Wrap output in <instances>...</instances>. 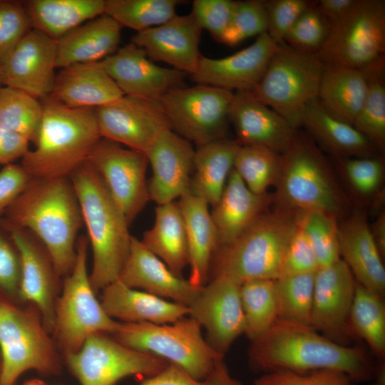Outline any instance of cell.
<instances>
[{
  "mask_svg": "<svg viewBox=\"0 0 385 385\" xmlns=\"http://www.w3.org/2000/svg\"><path fill=\"white\" fill-rule=\"evenodd\" d=\"M248 363L254 371L306 373L335 369L356 383L373 380L376 364L359 346H345L325 337L311 326L277 319L251 342Z\"/></svg>",
  "mask_w": 385,
  "mask_h": 385,
  "instance_id": "1",
  "label": "cell"
},
{
  "mask_svg": "<svg viewBox=\"0 0 385 385\" xmlns=\"http://www.w3.org/2000/svg\"><path fill=\"white\" fill-rule=\"evenodd\" d=\"M5 214V222L31 232L42 243L61 277L71 272L83 224L69 177L31 178Z\"/></svg>",
  "mask_w": 385,
  "mask_h": 385,
  "instance_id": "2",
  "label": "cell"
},
{
  "mask_svg": "<svg viewBox=\"0 0 385 385\" xmlns=\"http://www.w3.org/2000/svg\"><path fill=\"white\" fill-rule=\"evenodd\" d=\"M93 253L90 276L97 292L117 280L129 255V222L88 160L69 175Z\"/></svg>",
  "mask_w": 385,
  "mask_h": 385,
  "instance_id": "3",
  "label": "cell"
},
{
  "mask_svg": "<svg viewBox=\"0 0 385 385\" xmlns=\"http://www.w3.org/2000/svg\"><path fill=\"white\" fill-rule=\"evenodd\" d=\"M41 102L43 116L34 147L20 164L31 178L69 177L101 138L95 109L70 108L49 97Z\"/></svg>",
  "mask_w": 385,
  "mask_h": 385,
  "instance_id": "4",
  "label": "cell"
},
{
  "mask_svg": "<svg viewBox=\"0 0 385 385\" xmlns=\"http://www.w3.org/2000/svg\"><path fill=\"white\" fill-rule=\"evenodd\" d=\"M301 214L302 211L279 207L266 210L232 242L217 250L209 279L225 276L241 284L251 279L279 278Z\"/></svg>",
  "mask_w": 385,
  "mask_h": 385,
  "instance_id": "5",
  "label": "cell"
},
{
  "mask_svg": "<svg viewBox=\"0 0 385 385\" xmlns=\"http://www.w3.org/2000/svg\"><path fill=\"white\" fill-rule=\"evenodd\" d=\"M281 174L274 196L278 207L341 215L344 199L327 161L314 143L297 130L282 155Z\"/></svg>",
  "mask_w": 385,
  "mask_h": 385,
  "instance_id": "6",
  "label": "cell"
},
{
  "mask_svg": "<svg viewBox=\"0 0 385 385\" xmlns=\"http://www.w3.org/2000/svg\"><path fill=\"white\" fill-rule=\"evenodd\" d=\"M112 335L125 346L163 359L199 379L209 376L225 356L211 347L200 325L189 316L164 324L120 322Z\"/></svg>",
  "mask_w": 385,
  "mask_h": 385,
  "instance_id": "7",
  "label": "cell"
},
{
  "mask_svg": "<svg viewBox=\"0 0 385 385\" xmlns=\"http://www.w3.org/2000/svg\"><path fill=\"white\" fill-rule=\"evenodd\" d=\"M39 312L0 300V385H16L28 371L43 376L59 374L60 355Z\"/></svg>",
  "mask_w": 385,
  "mask_h": 385,
  "instance_id": "8",
  "label": "cell"
},
{
  "mask_svg": "<svg viewBox=\"0 0 385 385\" xmlns=\"http://www.w3.org/2000/svg\"><path fill=\"white\" fill-rule=\"evenodd\" d=\"M87 236L76 242V259L64 277L55 307L53 334L64 356L78 351L94 333L113 334L120 322L111 318L96 296L87 271Z\"/></svg>",
  "mask_w": 385,
  "mask_h": 385,
  "instance_id": "9",
  "label": "cell"
},
{
  "mask_svg": "<svg viewBox=\"0 0 385 385\" xmlns=\"http://www.w3.org/2000/svg\"><path fill=\"white\" fill-rule=\"evenodd\" d=\"M324 66L317 54L281 43L251 93L297 130L305 107L318 98Z\"/></svg>",
  "mask_w": 385,
  "mask_h": 385,
  "instance_id": "10",
  "label": "cell"
},
{
  "mask_svg": "<svg viewBox=\"0 0 385 385\" xmlns=\"http://www.w3.org/2000/svg\"><path fill=\"white\" fill-rule=\"evenodd\" d=\"M317 55L325 64L361 71L385 61V1L356 0L330 26Z\"/></svg>",
  "mask_w": 385,
  "mask_h": 385,
  "instance_id": "11",
  "label": "cell"
},
{
  "mask_svg": "<svg viewBox=\"0 0 385 385\" xmlns=\"http://www.w3.org/2000/svg\"><path fill=\"white\" fill-rule=\"evenodd\" d=\"M234 92L197 84L167 92L159 103L171 129L197 146L226 138Z\"/></svg>",
  "mask_w": 385,
  "mask_h": 385,
  "instance_id": "12",
  "label": "cell"
},
{
  "mask_svg": "<svg viewBox=\"0 0 385 385\" xmlns=\"http://www.w3.org/2000/svg\"><path fill=\"white\" fill-rule=\"evenodd\" d=\"M65 359L80 385H115L130 376L148 378L169 364L102 332L90 335L78 351L66 355Z\"/></svg>",
  "mask_w": 385,
  "mask_h": 385,
  "instance_id": "13",
  "label": "cell"
},
{
  "mask_svg": "<svg viewBox=\"0 0 385 385\" xmlns=\"http://www.w3.org/2000/svg\"><path fill=\"white\" fill-rule=\"evenodd\" d=\"M87 160L130 224L150 200L146 154L101 138Z\"/></svg>",
  "mask_w": 385,
  "mask_h": 385,
  "instance_id": "14",
  "label": "cell"
},
{
  "mask_svg": "<svg viewBox=\"0 0 385 385\" xmlns=\"http://www.w3.org/2000/svg\"><path fill=\"white\" fill-rule=\"evenodd\" d=\"M240 287L239 283L227 277H214L188 307V316L205 330L206 341L223 356L245 332Z\"/></svg>",
  "mask_w": 385,
  "mask_h": 385,
  "instance_id": "15",
  "label": "cell"
},
{
  "mask_svg": "<svg viewBox=\"0 0 385 385\" xmlns=\"http://www.w3.org/2000/svg\"><path fill=\"white\" fill-rule=\"evenodd\" d=\"M356 281L341 259L315 272L310 326L329 339L350 346L349 317Z\"/></svg>",
  "mask_w": 385,
  "mask_h": 385,
  "instance_id": "16",
  "label": "cell"
},
{
  "mask_svg": "<svg viewBox=\"0 0 385 385\" xmlns=\"http://www.w3.org/2000/svg\"><path fill=\"white\" fill-rule=\"evenodd\" d=\"M2 224L8 230L21 258L19 297L40 313L43 324L53 332L55 307L62 283L45 247L29 231Z\"/></svg>",
  "mask_w": 385,
  "mask_h": 385,
  "instance_id": "17",
  "label": "cell"
},
{
  "mask_svg": "<svg viewBox=\"0 0 385 385\" xmlns=\"http://www.w3.org/2000/svg\"><path fill=\"white\" fill-rule=\"evenodd\" d=\"M101 137L146 153L170 123L158 101L127 96L95 108Z\"/></svg>",
  "mask_w": 385,
  "mask_h": 385,
  "instance_id": "18",
  "label": "cell"
},
{
  "mask_svg": "<svg viewBox=\"0 0 385 385\" xmlns=\"http://www.w3.org/2000/svg\"><path fill=\"white\" fill-rule=\"evenodd\" d=\"M99 63L124 96L150 101H159L171 89L182 86L187 75L159 66L132 43Z\"/></svg>",
  "mask_w": 385,
  "mask_h": 385,
  "instance_id": "19",
  "label": "cell"
},
{
  "mask_svg": "<svg viewBox=\"0 0 385 385\" xmlns=\"http://www.w3.org/2000/svg\"><path fill=\"white\" fill-rule=\"evenodd\" d=\"M56 50L57 41L31 29L1 65L2 86L46 98L56 76Z\"/></svg>",
  "mask_w": 385,
  "mask_h": 385,
  "instance_id": "20",
  "label": "cell"
},
{
  "mask_svg": "<svg viewBox=\"0 0 385 385\" xmlns=\"http://www.w3.org/2000/svg\"><path fill=\"white\" fill-rule=\"evenodd\" d=\"M278 45L267 32L263 33L253 43L230 56L221 58L200 56L197 70L190 76L197 84L232 92H252L262 79Z\"/></svg>",
  "mask_w": 385,
  "mask_h": 385,
  "instance_id": "21",
  "label": "cell"
},
{
  "mask_svg": "<svg viewBox=\"0 0 385 385\" xmlns=\"http://www.w3.org/2000/svg\"><path fill=\"white\" fill-rule=\"evenodd\" d=\"M145 154L152 170L148 183L150 200L163 205L190 192L195 154L190 141L168 129Z\"/></svg>",
  "mask_w": 385,
  "mask_h": 385,
  "instance_id": "22",
  "label": "cell"
},
{
  "mask_svg": "<svg viewBox=\"0 0 385 385\" xmlns=\"http://www.w3.org/2000/svg\"><path fill=\"white\" fill-rule=\"evenodd\" d=\"M202 29L191 13L175 15L165 23L138 32L130 43L145 51L151 61L166 63L190 76L197 70Z\"/></svg>",
  "mask_w": 385,
  "mask_h": 385,
  "instance_id": "23",
  "label": "cell"
},
{
  "mask_svg": "<svg viewBox=\"0 0 385 385\" xmlns=\"http://www.w3.org/2000/svg\"><path fill=\"white\" fill-rule=\"evenodd\" d=\"M230 120L241 145L262 147L281 155L289 147L297 131L249 91L234 92Z\"/></svg>",
  "mask_w": 385,
  "mask_h": 385,
  "instance_id": "24",
  "label": "cell"
},
{
  "mask_svg": "<svg viewBox=\"0 0 385 385\" xmlns=\"http://www.w3.org/2000/svg\"><path fill=\"white\" fill-rule=\"evenodd\" d=\"M128 287L188 307L200 288L173 273L140 240L132 236L128 258L118 278Z\"/></svg>",
  "mask_w": 385,
  "mask_h": 385,
  "instance_id": "25",
  "label": "cell"
},
{
  "mask_svg": "<svg viewBox=\"0 0 385 385\" xmlns=\"http://www.w3.org/2000/svg\"><path fill=\"white\" fill-rule=\"evenodd\" d=\"M341 259L356 281L384 297L385 268L365 215L356 212L339 225Z\"/></svg>",
  "mask_w": 385,
  "mask_h": 385,
  "instance_id": "26",
  "label": "cell"
},
{
  "mask_svg": "<svg viewBox=\"0 0 385 385\" xmlns=\"http://www.w3.org/2000/svg\"><path fill=\"white\" fill-rule=\"evenodd\" d=\"M123 96L99 62L73 64L56 73L51 99L70 108H97Z\"/></svg>",
  "mask_w": 385,
  "mask_h": 385,
  "instance_id": "27",
  "label": "cell"
},
{
  "mask_svg": "<svg viewBox=\"0 0 385 385\" xmlns=\"http://www.w3.org/2000/svg\"><path fill=\"white\" fill-rule=\"evenodd\" d=\"M101 303L111 318L125 323L170 324L189 313L185 305L128 287L118 279L102 289Z\"/></svg>",
  "mask_w": 385,
  "mask_h": 385,
  "instance_id": "28",
  "label": "cell"
},
{
  "mask_svg": "<svg viewBox=\"0 0 385 385\" xmlns=\"http://www.w3.org/2000/svg\"><path fill=\"white\" fill-rule=\"evenodd\" d=\"M273 200L274 196L268 193L252 192L232 169L219 200L210 212L218 248L237 238L267 210Z\"/></svg>",
  "mask_w": 385,
  "mask_h": 385,
  "instance_id": "29",
  "label": "cell"
},
{
  "mask_svg": "<svg viewBox=\"0 0 385 385\" xmlns=\"http://www.w3.org/2000/svg\"><path fill=\"white\" fill-rule=\"evenodd\" d=\"M121 29L105 14L78 26L57 40L56 67L101 61L118 50Z\"/></svg>",
  "mask_w": 385,
  "mask_h": 385,
  "instance_id": "30",
  "label": "cell"
},
{
  "mask_svg": "<svg viewBox=\"0 0 385 385\" xmlns=\"http://www.w3.org/2000/svg\"><path fill=\"white\" fill-rule=\"evenodd\" d=\"M187 235L190 283L197 288L209 280L212 257L218 248L217 231L209 205L202 198L187 193L177 202Z\"/></svg>",
  "mask_w": 385,
  "mask_h": 385,
  "instance_id": "31",
  "label": "cell"
},
{
  "mask_svg": "<svg viewBox=\"0 0 385 385\" xmlns=\"http://www.w3.org/2000/svg\"><path fill=\"white\" fill-rule=\"evenodd\" d=\"M337 158L376 155L374 145L351 124L331 114L318 98L305 107L301 127Z\"/></svg>",
  "mask_w": 385,
  "mask_h": 385,
  "instance_id": "32",
  "label": "cell"
},
{
  "mask_svg": "<svg viewBox=\"0 0 385 385\" xmlns=\"http://www.w3.org/2000/svg\"><path fill=\"white\" fill-rule=\"evenodd\" d=\"M240 145L227 138L198 145L195 149L190 192L215 205L233 169Z\"/></svg>",
  "mask_w": 385,
  "mask_h": 385,
  "instance_id": "33",
  "label": "cell"
},
{
  "mask_svg": "<svg viewBox=\"0 0 385 385\" xmlns=\"http://www.w3.org/2000/svg\"><path fill=\"white\" fill-rule=\"evenodd\" d=\"M23 4L31 29L57 41L104 14L106 0H27Z\"/></svg>",
  "mask_w": 385,
  "mask_h": 385,
  "instance_id": "34",
  "label": "cell"
},
{
  "mask_svg": "<svg viewBox=\"0 0 385 385\" xmlns=\"http://www.w3.org/2000/svg\"><path fill=\"white\" fill-rule=\"evenodd\" d=\"M143 245L176 275L188 266V247L184 220L177 202L158 205L153 227L144 232Z\"/></svg>",
  "mask_w": 385,
  "mask_h": 385,
  "instance_id": "35",
  "label": "cell"
},
{
  "mask_svg": "<svg viewBox=\"0 0 385 385\" xmlns=\"http://www.w3.org/2000/svg\"><path fill=\"white\" fill-rule=\"evenodd\" d=\"M367 89L363 71L324 63L317 98L331 114L352 125Z\"/></svg>",
  "mask_w": 385,
  "mask_h": 385,
  "instance_id": "36",
  "label": "cell"
},
{
  "mask_svg": "<svg viewBox=\"0 0 385 385\" xmlns=\"http://www.w3.org/2000/svg\"><path fill=\"white\" fill-rule=\"evenodd\" d=\"M383 296L356 282L350 312V327L356 338L365 341L371 354L385 358V305Z\"/></svg>",
  "mask_w": 385,
  "mask_h": 385,
  "instance_id": "37",
  "label": "cell"
},
{
  "mask_svg": "<svg viewBox=\"0 0 385 385\" xmlns=\"http://www.w3.org/2000/svg\"><path fill=\"white\" fill-rule=\"evenodd\" d=\"M244 334L251 342L263 335L278 319L274 279H257L240 284Z\"/></svg>",
  "mask_w": 385,
  "mask_h": 385,
  "instance_id": "38",
  "label": "cell"
},
{
  "mask_svg": "<svg viewBox=\"0 0 385 385\" xmlns=\"http://www.w3.org/2000/svg\"><path fill=\"white\" fill-rule=\"evenodd\" d=\"M363 71L368 79V89L352 125L382 153L385 148V61Z\"/></svg>",
  "mask_w": 385,
  "mask_h": 385,
  "instance_id": "39",
  "label": "cell"
},
{
  "mask_svg": "<svg viewBox=\"0 0 385 385\" xmlns=\"http://www.w3.org/2000/svg\"><path fill=\"white\" fill-rule=\"evenodd\" d=\"M282 165V155L278 153L262 147L240 145L233 169L252 192L264 195L270 187H276Z\"/></svg>",
  "mask_w": 385,
  "mask_h": 385,
  "instance_id": "40",
  "label": "cell"
},
{
  "mask_svg": "<svg viewBox=\"0 0 385 385\" xmlns=\"http://www.w3.org/2000/svg\"><path fill=\"white\" fill-rule=\"evenodd\" d=\"M180 3L179 0H106L105 14L121 27L138 33L171 19Z\"/></svg>",
  "mask_w": 385,
  "mask_h": 385,
  "instance_id": "41",
  "label": "cell"
},
{
  "mask_svg": "<svg viewBox=\"0 0 385 385\" xmlns=\"http://www.w3.org/2000/svg\"><path fill=\"white\" fill-rule=\"evenodd\" d=\"M314 277L312 272L274 279L278 319L310 326Z\"/></svg>",
  "mask_w": 385,
  "mask_h": 385,
  "instance_id": "42",
  "label": "cell"
},
{
  "mask_svg": "<svg viewBox=\"0 0 385 385\" xmlns=\"http://www.w3.org/2000/svg\"><path fill=\"white\" fill-rule=\"evenodd\" d=\"M42 116L41 100L16 88H0V123L29 143L36 142Z\"/></svg>",
  "mask_w": 385,
  "mask_h": 385,
  "instance_id": "43",
  "label": "cell"
},
{
  "mask_svg": "<svg viewBox=\"0 0 385 385\" xmlns=\"http://www.w3.org/2000/svg\"><path fill=\"white\" fill-rule=\"evenodd\" d=\"M301 223L319 267L341 260L337 217L320 211H302Z\"/></svg>",
  "mask_w": 385,
  "mask_h": 385,
  "instance_id": "44",
  "label": "cell"
},
{
  "mask_svg": "<svg viewBox=\"0 0 385 385\" xmlns=\"http://www.w3.org/2000/svg\"><path fill=\"white\" fill-rule=\"evenodd\" d=\"M267 16L265 1L248 0L235 2L227 28L220 42L236 46L242 41L267 32Z\"/></svg>",
  "mask_w": 385,
  "mask_h": 385,
  "instance_id": "45",
  "label": "cell"
},
{
  "mask_svg": "<svg viewBox=\"0 0 385 385\" xmlns=\"http://www.w3.org/2000/svg\"><path fill=\"white\" fill-rule=\"evenodd\" d=\"M330 25L313 3L300 15L284 42L290 47L305 53L317 54L324 45Z\"/></svg>",
  "mask_w": 385,
  "mask_h": 385,
  "instance_id": "46",
  "label": "cell"
},
{
  "mask_svg": "<svg viewBox=\"0 0 385 385\" xmlns=\"http://www.w3.org/2000/svg\"><path fill=\"white\" fill-rule=\"evenodd\" d=\"M31 29L23 1L0 0V65Z\"/></svg>",
  "mask_w": 385,
  "mask_h": 385,
  "instance_id": "47",
  "label": "cell"
},
{
  "mask_svg": "<svg viewBox=\"0 0 385 385\" xmlns=\"http://www.w3.org/2000/svg\"><path fill=\"white\" fill-rule=\"evenodd\" d=\"M138 385H242L230 373L222 361L206 378L193 377L183 369L169 364L159 373L146 378Z\"/></svg>",
  "mask_w": 385,
  "mask_h": 385,
  "instance_id": "48",
  "label": "cell"
},
{
  "mask_svg": "<svg viewBox=\"0 0 385 385\" xmlns=\"http://www.w3.org/2000/svg\"><path fill=\"white\" fill-rule=\"evenodd\" d=\"M342 163L348 180L356 192L371 195L378 190L384 174L381 158L376 155L345 157Z\"/></svg>",
  "mask_w": 385,
  "mask_h": 385,
  "instance_id": "49",
  "label": "cell"
},
{
  "mask_svg": "<svg viewBox=\"0 0 385 385\" xmlns=\"http://www.w3.org/2000/svg\"><path fill=\"white\" fill-rule=\"evenodd\" d=\"M255 385H356L346 374L335 369H318L306 373L276 371L263 374Z\"/></svg>",
  "mask_w": 385,
  "mask_h": 385,
  "instance_id": "50",
  "label": "cell"
},
{
  "mask_svg": "<svg viewBox=\"0 0 385 385\" xmlns=\"http://www.w3.org/2000/svg\"><path fill=\"white\" fill-rule=\"evenodd\" d=\"M265 1L267 16V33L277 44L284 42L297 19L312 4L307 0Z\"/></svg>",
  "mask_w": 385,
  "mask_h": 385,
  "instance_id": "51",
  "label": "cell"
},
{
  "mask_svg": "<svg viewBox=\"0 0 385 385\" xmlns=\"http://www.w3.org/2000/svg\"><path fill=\"white\" fill-rule=\"evenodd\" d=\"M318 269L319 265L314 251L302 227L300 217L298 227L285 251L279 277L312 273Z\"/></svg>",
  "mask_w": 385,
  "mask_h": 385,
  "instance_id": "52",
  "label": "cell"
},
{
  "mask_svg": "<svg viewBox=\"0 0 385 385\" xmlns=\"http://www.w3.org/2000/svg\"><path fill=\"white\" fill-rule=\"evenodd\" d=\"M235 2L231 0H195L191 14L201 29L207 30L219 41L228 26Z\"/></svg>",
  "mask_w": 385,
  "mask_h": 385,
  "instance_id": "53",
  "label": "cell"
},
{
  "mask_svg": "<svg viewBox=\"0 0 385 385\" xmlns=\"http://www.w3.org/2000/svg\"><path fill=\"white\" fill-rule=\"evenodd\" d=\"M21 258L10 235L0 227V290L10 297H19Z\"/></svg>",
  "mask_w": 385,
  "mask_h": 385,
  "instance_id": "54",
  "label": "cell"
},
{
  "mask_svg": "<svg viewBox=\"0 0 385 385\" xmlns=\"http://www.w3.org/2000/svg\"><path fill=\"white\" fill-rule=\"evenodd\" d=\"M31 178L21 164L9 163L0 170V216L23 192Z\"/></svg>",
  "mask_w": 385,
  "mask_h": 385,
  "instance_id": "55",
  "label": "cell"
},
{
  "mask_svg": "<svg viewBox=\"0 0 385 385\" xmlns=\"http://www.w3.org/2000/svg\"><path fill=\"white\" fill-rule=\"evenodd\" d=\"M29 142L0 123V164L7 165L22 158L29 150Z\"/></svg>",
  "mask_w": 385,
  "mask_h": 385,
  "instance_id": "56",
  "label": "cell"
},
{
  "mask_svg": "<svg viewBox=\"0 0 385 385\" xmlns=\"http://www.w3.org/2000/svg\"><path fill=\"white\" fill-rule=\"evenodd\" d=\"M356 0H320L316 6L331 26L342 18L354 5Z\"/></svg>",
  "mask_w": 385,
  "mask_h": 385,
  "instance_id": "57",
  "label": "cell"
},
{
  "mask_svg": "<svg viewBox=\"0 0 385 385\" xmlns=\"http://www.w3.org/2000/svg\"><path fill=\"white\" fill-rule=\"evenodd\" d=\"M373 238L379 248L381 255L385 253V215L381 213L370 226Z\"/></svg>",
  "mask_w": 385,
  "mask_h": 385,
  "instance_id": "58",
  "label": "cell"
},
{
  "mask_svg": "<svg viewBox=\"0 0 385 385\" xmlns=\"http://www.w3.org/2000/svg\"><path fill=\"white\" fill-rule=\"evenodd\" d=\"M23 385H46V384L40 379H31L26 381Z\"/></svg>",
  "mask_w": 385,
  "mask_h": 385,
  "instance_id": "59",
  "label": "cell"
},
{
  "mask_svg": "<svg viewBox=\"0 0 385 385\" xmlns=\"http://www.w3.org/2000/svg\"><path fill=\"white\" fill-rule=\"evenodd\" d=\"M2 83H1V65H0V88L2 87Z\"/></svg>",
  "mask_w": 385,
  "mask_h": 385,
  "instance_id": "60",
  "label": "cell"
},
{
  "mask_svg": "<svg viewBox=\"0 0 385 385\" xmlns=\"http://www.w3.org/2000/svg\"><path fill=\"white\" fill-rule=\"evenodd\" d=\"M0 371H1V357H0Z\"/></svg>",
  "mask_w": 385,
  "mask_h": 385,
  "instance_id": "61",
  "label": "cell"
},
{
  "mask_svg": "<svg viewBox=\"0 0 385 385\" xmlns=\"http://www.w3.org/2000/svg\"><path fill=\"white\" fill-rule=\"evenodd\" d=\"M369 385H376V384H375L374 383H372V384H369Z\"/></svg>",
  "mask_w": 385,
  "mask_h": 385,
  "instance_id": "62",
  "label": "cell"
}]
</instances>
